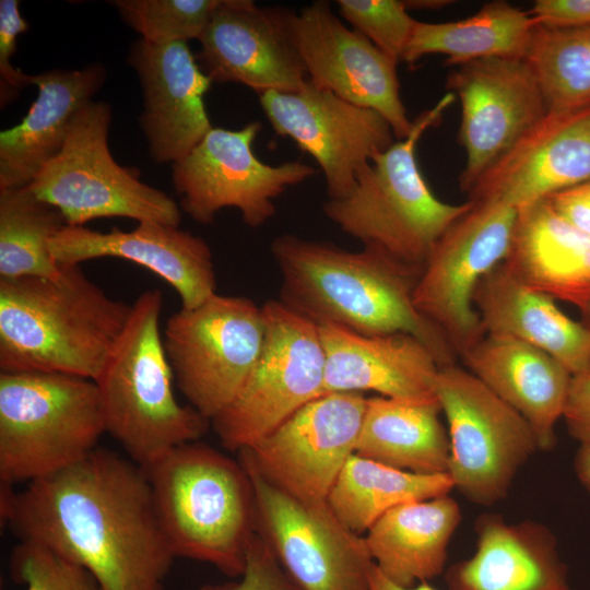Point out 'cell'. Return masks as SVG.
Segmentation results:
<instances>
[{"instance_id":"6da1fadb","label":"cell","mask_w":590,"mask_h":590,"mask_svg":"<svg viewBox=\"0 0 590 590\" xmlns=\"http://www.w3.org/2000/svg\"><path fill=\"white\" fill-rule=\"evenodd\" d=\"M0 514L20 542L80 565L103 590H163L176 558L145 470L105 448L22 491L1 485Z\"/></svg>"},{"instance_id":"7a4b0ae2","label":"cell","mask_w":590,"mask_h":590,"mask_svg":"<svg viewBox=\"0 0 590 590\" xmlns=\"http://www.w3.org/2000/svg\"><path fill=\"white\" fill-rule=\"evenodd\" d=\"M271 252L282 278L280 300L295 312L364 335L408 333L427 346L440 368L456 364L445 334L414 305L423 267L370 246L350 251L291 234L274 238Z\"/></svg>"},{"instance_id":"3957f363","label":"cell","mask_w":590,"mask_h":590,"mask_svg":"<svg viewBox=\"0 0 590 590\" xmlns=\"http://www.w3.org/2000/svg\"><path fill=\"white\" fill-rule=\"evenodd\" d=\"M59 264L52 279H0V368L94 381L132 305L109 297L80 264Z\"/></svg>"},{"instance_id":"277c9868","label":"cell","mask_w":590,"mask_h":590,"mask_svg":"<svg viewBox=\"0 0 590 590\" xmlns=\"http://www.w3.org/2000/svg\"><path fill=\"white\" fill-rule=\"evenodd\" d=\"M144 470L175 556L241 576L256 534L253 492L243 464L191 441Z\"/></svg>"},{"instance_id":"5b68a950","label":"cell","mask_w":590,"mask_h":590,"mask_svg":"<svg viewBox=\"0 0 590 590\" xmlns=\"http://www.w3.org/2000/svg\"><path fill=\"white\" fill-rule=\"evenodd\" d=\"M160 290L143 292L132 304L126 328L94 380L106 433L143 469L172 449L197 441L211 422L174 393V374L165 353Z\"/></svg>"},{"instance_id":"8992f818","label":"cell","mask_w":590,"mask_h":590,"mask_svg":"<svg viewBox=\"0 0 590 590\" xmlns=\"http://www.w3.org/2000/svg\"><path fill=\"white\" fill-rule=\"evenodd\" d=\"M447 93L413 120L410 134L397 140L361 173L349 194L323 204L326 216L363 246L424 267L444 233L471 206L439 200L427 185L416 160L423 133L436 127L455 101Z\"/></svg>"},{"instance_id":"52a82bcc","label":"cell","mask_w":590,"mask_h":590,"mask_svg":"<svg viewBox=\"0 0 590 590\" xmlns=\"http://www.w3.org/2000/svg\"><path fill=\"white\" fill-rule=\"evenodd\" d=\"M105 433L95 381L59 373H0L1 485L27 484L79 462Z\"/></svg>"},{"instance_id":"ba28073f","label":"cell","mask_w":590,"mask_h":590,"mask_svg":"<svg viewBox=\"0 0 590 590\" xmlns=\"http://www.w3.org/2000/svg\"><path fill=\"white\" fill-rule=\"evenodd\" d=\"M110 117L106 103H87L73 119L59 153L42 167L30 189L56 206L68 226L114 216L179 226L178 204L143 184L135 169L113 158L108 148Z\"/></svg>"},{"instance_id":"9c48e42d","label":"cell","mask_w":590,"mask_h":590,"mask_svg":"<svg viewBox=\"0 0 590 590\" xmlns=\"http://www.w3.org/2000/svg\"><path fill=\"white\" fill-rule=\"evenodd\" d=\"M264 337L256 364L234 400L212 421L228 450L248 449L319 398L324 352L318 326L281 300L261 305Z\"/></svg>"},{"instance_id":"30bf717a","label":"cell","mask_w":590,"mask_h":590,"mask_svg":"<svg viewBox=\"0 0 590 590\" xmlns=\"http://www.w3.org/2000/svg\"><path fill=\"white\" fill-rule=\"evenodd\" d=\"M435 391L448 425L453 488L480 506L506 498L517 472L540 450L530 424L457 364L439 369Z\"/></svg>"},{"instance_id":"8fae6325","label":"cell","mask_w":590,"mask_h":590,"mask_svg":"<svg viewBox=\"0 0 590 590\" xmlns=\"http://www.w3.org/2000/svg\"><path fill=\"white\" fill-rule=\"evenodd\" d=\"M261 306L213 294L166 321L163 343L174 379L189 405L210 422L237 396L260 354Z\"/></svg>"},{"instance_id":"7c38bea8","label":"cell","mask_w":590,"mask_h":590,"mask_svg":"<svg viewBox=\"0 0 590 590\" xmlns=\"http://www.w3.org/2000/svg\"><path fill=\"white\" fill-rule=\"evenodd\" d=\"M253 492L256 532L295 590H369L374 560L364 535L327 502L298 499L264 479L239 452Z\"/></svg>"},{"instance_id":"4fadbf2b","label":"cell","mask_w":590,"mask_h":590,"mask_svg":"<svg viewBox=\"0 0 590 590\" xmlns=\"http://www.w3.org/2000/svg\"><path fill=\"white\" fill-rule=\"evenodd\" d=\"M471 202L432 249L413 295L417 310L440 329L458 357L486 335L473 294L506 259L518 216L499 201Z\"/></svg>"},{"instance_id":"5bb4252c","label":"cell","mask_w":590,"mask_h":590,"mask_svg":"<svg viewBox=\"0 0 590 590\" xmlns=\"http://www.w3.org/2000/svg\"><path fill=\"white\" fill-rule=\"evenodd\" d=\"M260 130L259 121L239 130L212 127L189 154L173 163L181 208L194 221L211 224L220 210L235 208L248 226L259 227L274 216L278 197L315 175L300 161L273 166L257 158L252 145Z\"/></svg>"},{"instance_id":"9a60e30c","label":"cell","mask_w":590,"mask_h":590,"mask_svg":"<svg viewBox=\"0 0 590 590\" xmlns=\"http://www.w3.org/2000/svg\"><path fill=\"white\" fill-rule=\"evenodd\" d=\"M259 102L273 130L320 166L329 200L345 197L396 135L376 110L355 105L309 79L297 92H267Z\"/></svg>"},{"instance_id":"2e32d148","label":"cell","mask_w":590,"mask_h":590,"mask_svg":"<svg viewBox=\"0 0 590 590\" xmlns=\"http://www.w3.org/2000/svg\"><path fill=\"white\" fill-rule=\"evenodd\" d=\"M366 400L361 392L314 399L239 452L264 479L290 495L327 502L345 462L355 453Z\"/></svg>"},{"instance_id":"e0dca14e","label":"cell","mask_w":590,"mask_h":590,"mask_svg":"<svg viewBox=\"0 0 590 590\" xmlns=\"http://www.w3.org/2000/svg\"><path fill=\"white\" fill-rule=\"evenodd\" d=\"M447 87L461 104L459 141L467 160L459 181L468 193L548 108L523 58H487L458 66Z\"/></svg>"},{"instance_id":"ac0fdd59","label":"cell","mask_w":590,"mask_h":590,"mask_svg":"<svg viewBox=\"0 0 590 590\" xmlns=\"http://www.w3.org/2000/svg\"><path fill=\"white\" fill-rule=\"evenodd\" d=\"M294 12L251 0H221L199 38L204 74L217 83H240L258 95L299 91L308 74L296 46Z\"/></svg>"},{"instance_id":"d6986e66","label":"cell","mask_w":590,"mask_h":590,"mask_svg":"<svg viewBox=\"0 0 590 590\" xmlns=\"http://www.w3.org/2000/svg\"><path fill=\"white\" fill-rule=\"evenodd\" d=\"M293 35L308 79L355 105L379 113L397 140L413 120L400 95L394 60L354 28L346 27L326 1H315L292 17Z\"/></svg>"},{"instance_id":"ffe728a7","label":"cell","mask_w":590,"mask_h":590,"mask_svg":"<svg viewBox=\"0 0 590 590\" xmlns=\"http://www.w3.org/2000/svg\"><path fill=\"white\" fill-rule=\"evenodd\" d=\"M590 180V105L548 114L468 192L520 211Z\"/></svg>"},{"instance_id":"44dd1931","label":"cell","mask_w":590,"mask_h":590,"mask_svg":"<svg viewBox=\"0 0 590 590\" xmlns=\"http://www.w3.org/2000/svg\"><path fill=\"white\" fill-rule=\"evenodd\" d=\"M57 263L80 264L97 258L138 263L172 285L181 308H194L216 293V275L206 241L179 226L142 222L131 231L102 233L63 226L50 240Z\"/></svg>"},{"instance_id":"7402d4cb","label":"cell","mask_w":590,"mask_h":590,"mask_svg":"<svg viewBox=\"0 0 590 590\" xmlns=\"http://www.w3.org/2000/svg\"><path fill=\"white\" fill-rule=\"evenodd\" d=\"M144 96L141 123L150 154L175 163L189 154L212 129L203 96L212 81L186 42L153 44L141 39L130 50Z\"/></svg>"},{"instance_id":"603a6c76","label":"cell","mask_w":590,"mask_h":590,"mask_svg":"<svg viewBox=\"0 0 590 590\" xmlns=\"http://www.w3.org/2000/svg\"><path fill=\"white\" fill-rule=\"evenodd\" d=\"M317 326L324 352L319 397L375 391L403 401H438L435 385L440 367L415 337L403 332L364 335L332 323Z\"/></svg>"},{"instance_id":"cb8c5ba5","label":"cell","mask_w":590,"mask_h":590,"mask_svg":"<svg viewBox=\"0 0 590 590\" xmlns=\"http://www.w3.org/2000/svg\"><path fill=\"white\" fill-rule=\"evenodd\" d=\"M475 531L474 553L446 574L449 590H573L556 539L544 524L485 514Z\"/></svg>"},{"instance_id":"d4e9b609","label":"cell","mask_w":590,"mask_h":590,"mask_svg":"<svg viewBox=\"0 0 590 590\" xmlns=\"http://www.w3.org/2000/svg\"><path fill=\"white\" fill-rule=\"evenodd\" d=\"M462 359L497 397L531 426L540 450L555 446L573 375L546 352L526 342L486 334Z\"/></svg>"},{"instance_id":"484cf974","label":"cell","mask_w":590,"mask_h":590,"mask_svg":"<svg viewBox=\"0 0 590 590\" xmlns=\"http://www.w3.org/2000/svg\"><path fill=\"white\" fill-rule=\"evenodd\" d=\"M101 64L82 70H54L30 75L37 97L22 121L0 132V189L28 186L61 150L79 111L101 88Z\"/></svg>"},{"instance_id":"4316f807","label":"cell","mask_w":590,"mask_h":590,"mask_svg":"<svg viewBox=\"0 0 590 590\" xmlns=\"http://www.w3.org/2000/svg\"><path fill=\"white\" fill-rule=\"evenodd\" d=\"M486 334L535 346L574 375L590 371V331L567 317L554 298L518 281L500 263L486 273L473 294Z\"/></svg>"},{"instance_id":"83f0119b","label":"cell","mask_w":590,"mask_h":590,"mask_svg":"<svg viewBox=\"0 0 590 590\" xmlns=\"http://www.w3.org/2000/svg\"><path fill=\"white\" fill-rule=\"evenodd\" d=\"M506 269L521 283L576 305L590 300V235L563 219L546 199L518 211Z\"/></svg>"},{"instance_id":"f1b7e54d","label":"cell","mask_w":590,"mask_h":590,"mask_svg":"<svg viewBox=\"0 0 590 590\" xmlns=\"http://www.w3.org/2000/svg\"><path fill=\"white\" fill-rule=\"evenodd\" d=\"M462 514L449 495L401 504L381 516L364 538L376 567L412 587L439 576Z\"/></svg>"},{"instance_id":"f546056e","label":"cell","mask_w":590,"mask_h":590,"mask_svg":"<svg viewBox=\"0 0 590 590\" xmlns=\"http://www.w3.org/2000/svg\"><path fill=\"white\" fill-rule=\"evenodd\" d=\"M440 412L439 401L367 398L355 453L409 472L447 473L450 442Z\"/></svg>"},{"instance_id":"4dcf8cb0","label":"cell","mask_w":590,"mask_h":590,"mask_svg":"<svg viewBox=\"0 0 590 590\" xmlns=\"http://www.w3.org/2000/svg\"><path fill=\"white\" fill-rule=\"evenodd\" d=\"M536 26L530 12L492 1L463 20L416 21L401 61L413 66L432 54L444 55L455 67L497 57L524 59Z\"/></svg>"},{"instance_id":"1f68e13d","label":"cell","mask_w":590,"mask_h":590,"mask_svg":"<svg viewBox=\"0 0 590 590\" xmlns=\"http://www.w3.org/2000/svg\"><path fill=\"white\" fill-rule=\"evenodd\" d=\"M452 489L448 473L409 472L353 453L327 503L347 528L363 535L390 509L409 502L449 495Z\"/></svg>"},{"instance_id":"d6a6232c","label":"cell","mask_w":590,"mask_h":590,"mask_svg":"<svg viewBox=\"0 0 590 590\" xmlns=\"http://www.w3.org/2000/svg\"><path fill=\"white\" fill-rule=\"evenodd\" d=\"M66 225L61 212L28 186L0 189V279L56 278L60 264L50 240Z\"/></svg>"},{"instance_id":"836d02e7","label":"cell","mask_w":590,"mask_h":590,"mask_svg":"<svg viewBox=\"0 0 590 590\" xmlns=\"http://www.w3.org/2000/svg\"><path fill=\"white\" fill-rule=\"evenodd\" d=\"M524 59L541 86L548 111L590 105V26L538 25Z\"/></svg>"},{"instance_id":"e575fe53","label":"cell","mask_w":590,"mask_h":590,"mask_svg":"<svg viewBox=\"0 0 590 590\" xmlns=\"http://www.w3.org/2000/svg\"><path fill=\"white\" fill-rule=\"evenodd\" d=\"M221 0H116L123 21L142 39L169 44L199 39Z\"/></svg>"},{"instance_id":"d590c367","label":"cell","mask_w":590,"mask_h":590,"mask_svg":"<svg viewBox=\"0 0 590 590\" xmlns=\"http://www.w3.org/2000/svg\"><path fill=\"white\" fill-rule=\"evenodd\" d=\"M341 16L396 62L401 61L416 20L399 0H338Z\"/></svg>"},{"instance_id":"8d00e7d4","label":"cell","mask_w":590,"mask_h":590,"mask_svg":"<svg viewBox=\"0 0 590 590\" xmlns=\"http://www.w3.org/2000/svg\"><path fill=\"white\" fill-rule=\"evenodd\" d=\"M10 567L26 590H103L85 568L30 543L20 542L13 550Z\"/></svg>"},{"instance_id":"74e56055","label":"cell","mask_w":590,"mask_h":590,"mask_svg":"<svg viewBox=\"0 0 590 590\" xmlns=\"http://www.w3.org/2000/svg\"><path fill=\"white\" fill-rule=\"evenodd\" d=\"M27 30L17 0L0 1V101L1 106L14 99L21 88L31 84L30 75L15 69L10 59L16 48V37Z\"/></svg>"},{"instance_id":"f35d334b","label":"cell","mask_w":590,"mask_h":590,"mask_svg":"<svg viewBox=\"0 0 590 590\" xmlns=\"http://www.w3.org/2000/svg\"><path fill=\"white\" fill-rule=\"evenodd\" d=\"M238 582L202 590H295L275 555L256 532L250 541L244 574Z\"/></svg>"},{"instance_id":"ab89813d","label":"cell","mask_w":590,"mask_h":590,"mask_svg":"<svg viewBox=\"0 0 590 590\" xmlns=\"http://www.w3.org/2000/svg\"><path fill=\"white\" fill-rule=\"evenodd\" d=\"M529 12L538 25L545 27L590 26V0H536Z\"/></svg>"},{"instance_id":"60d3db41","label":"cell","mask_w":590,"mask_h":590,"mask_svg":"<svg viewBox=\"0 0 590 590\" xmlns=\"http://www.w3.org/2000/svg\"><path fill=\"white\" fill-rule=\"evenodd\" d=\"M563 417L573 438L590 442V371L571 377Z\"/></svg>"},{"instance_id":"b9f144b4","label":"cell","mask_w":590,"mask_h":590,"mask_svg":"<svg viewBox=\"0 0 590 590\" xmlns=\"http://www.w3.org/2000/svg\"><path fill=\"white\" fill-rule=\"evenodd\" d=\"M546 200L563 219L590 235V180L556 192Z\"/></svg>"},{"instance_id":"7bdbcfd3","label":"cell","mask_w":590,"mask_h":590,"mask_svg":"<svg viewBox=\"0 0 590 590\" xmlns=\"http://www.w3.org/2000/svg\"><path fill=\"white\" fill-rule=\"evenodd\" d=\"M369 590H437L428 581H423L412 587L400 586L387 578L374 564L369 577Z\"/></svg>"},{"instance_id":"ee69618b","label":"cell","mask_w":590,"mask_h":590,"mask_svg":"<svg viewBox=\"0 0 590 590\" xmlns=\"http://www.w3.org/2000/svg\"><path fill=\"white\" fill-rule=\"evenodd\" d=\"M575 472L579 482L590 493V442L580 444L575 458Z\"/></svg>"},{"instance_id":"f6af8a7d","label":"cell","mask_w":590,"mask_h":590,"mask_svg":"<svg viewBox=\"0 0 590 590\" xmlns=\"http://www.w3.org/2000/svg\"><path fill=\"white\" fill-rule=\"evenodd\" d=\"M580 322L590 331V300L581 309Z\"/></svg>"}]
</instances>
